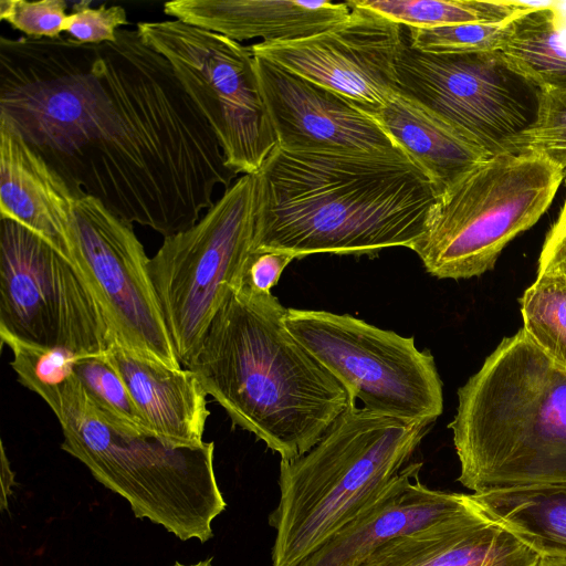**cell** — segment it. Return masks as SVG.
<instances>
[{
  "label": "cell",
  "mask_w": 566,
  "mask_h": 566,
  "mask_svg": "<svg viewBox=\"0 0 566 566\" xmlns=\"http://www.w3.org/2000/svg\"><path fill=\"white\" fill-rule=\"evenodd\" d=\"M0 122L74 193L164 238L198 222L216 186L237 176L170 64L137 29L101 44L6 41Z\"/></svg>",
  "instance_id": "obj_1"
},
{
  "label": "cell",
  "mask_w": 566,
  "mask_h": 566,
  "mask_svg": "<svg viewBox=\"0 0 566 566\" xmlns=\"http://www.w3.org/2000/svg\"><path fill=\"white\" fill-rule=\"evenodd\" d=\"M255 175L254 251L295 259L413 250L440 193L401 156L296 153L276 145Z\"/></svg>",
  "instance_id": "obj_2"
},
{
  "label": "cell",
  "mask_w": 566,
  "mask_h": 566,
  "mask_svg": "<svg viewBox=\"0 0 566 566\" xmlns=\"http://www.w3.org/2000/svg\"><path fill=\"white\" fill-rule=\"evenodd\" d=\"M272 293L233 291L186 366L228 413L279 453L312 449L352 402L345 386L290 332Z\"/></svg>",
  "instance_id": "obj_3"
},
{
  "label": "cell",
  "mask_w": 566,
  "mask_h": 566,
  "mask_svg": "<svg viewBox=\"0 0 566 566\" xmlns=\"http://www.w3.org/2000/svg\"><path fill=\"white\" fill-rule=\"evenodd\" d=\"M448 427L473 493L566 482V369L521 328L459 388Z\"/></svg>",
  "instance_id": "obj_4"
},
{
  "label": "cell",
  "mask_w": 566,
  "mask_h": 566,
  "mask_svg": "<svg viewBox=\"0 0 566 566\" xmlns=\"http://www.w3.org/2000/svg\"><path fill=\"white\" fill-rule=\"evenodd\" d=\"M431 423L385 417L352 402L303 455L281 460L273 566H297L396 480Z\"/></svg>",
  "instance_id": "obj_5"
},
{
  "label": "cell",
  "mask_w": 566,
  "mask_h": 566,
  "mask_svg": "<svg viewBox=\"0 0 566 566\" xmlns=\"http://www.w3.org/2000/svg\"><path fill=\"white\" fill-rule=\"evenodd\" d=\"M57 421L61 448L126 499L136 517L163 525L181 541L212 537V521L227 506L216 480L213 442L177 448L154 436L124 433L99 416L84 389Z\"/></svg>",
  "instance_id": "obj_6"
},
{
  "label": "cell",
  "mask_w": 566,
  "mask_h": 566,
  "mask_svg": "<svg viewBox=\"0 0 566 566\" xmlns=\"http://www.w3.org/2000/svg\"><path fill=\"white\" fill-rule=\"evenodd\" d=\"M563 180L564 171L541 155L490 156L439 193L412 251L434 277L479 276L543 216Z\"/></svg>",
  "instance_id": "obj_7"
},
{
  "label": "cell",
  "mask_w": 566,
  "mask_h": 566,
  "mask_svg": "<svg viewBox=\"0 0 566 566\" xmlns=\"http://www.w3.org/2000/svg\"><path fill=\"white\" fill-rule=\"evenodd\" d=\"M258 202L256 175H243L192 227L164 238L149 260L150 277L184 367L230 294L244 284L254 252Z\"/></svg>",
  "instance_id": "obj_8"
},
{
  "label": "cell",
  "mask_w": 566,
  "mask_h": 566,
  "mask_svg": "<svg viewBox=\"0 0 566 566\" xmlns=\"http://www.w3.org/2000/svg\"><path fill=\"white\" fill-rule=\"evenodd\" d=\"M137 31L170 64L213 130L227 167L258 174L277 140L250 48L176 19L139 22Z\"/></svg>",
  "instance_id": "obj_9"
},
{
  "label": "cell",
  "mask_w": 566,
  "mask_h": 566,
  "mask_svg": "<svg viewBox=\"0 0 566 566\" xmlns=\"http://www.w3.org/2000/svg\"><path fill=\"white\" fill-rule=\"evenodd\" d=\"M285 324L367 410L431 424L442 413V381L433 356L418 349L413 337L317 310L287 308Z\"/></svg>",
  "instance_id": "obj_10"
},
{
  "label": "cell",
  "mask_w": 566,
  "mask_h": 566,
  "mask_svg": "<svg viewBox=\"0 0 566 566\" xmlns=\"http://www.w3.org/2000/svg\"><path fill=\"white\" fill-rule=\"evenodd\" d=\"M396 91L493 156L537 119L542 91L500 51L430 53L405 42Z\"/></svg>",
  "instance_id": "obj_11"
},
{
  "label": "cell",
  "mask_w": 566,
  "mask_h": 566,
  "mask_svg": "<svg viewBox=\"0 0 566 566\" xmlns=\"http://www.w3.org/2000/svg\"><path fill=\"white\" fill-rule=\"evenodd\" d=\"M0 333L103 355L114 339L75 266L25 227L0 220Z\"/></svg>",
  "instance_id": "obj_12"
},
{
  "label": "cell",
  "mask_w": 566,
  "mask_h": 566,
  "mask_svg": "<svg viewBox=\"0 0 566 566\" xmlns=\"http://www.w3.org/2000/svg\"><path fill=\"white\" fill-rule=\"evenodd\" d=\"M69 260L118 343L145 359L171 368L184 367L150 277V259L132 223L97 199L75 193Z\"/></svg>",
  "instance_id": "obj_13"
},
{
  "label": "cell",
  "mask_w": 566,
  "mask_h": 566,
  "mask_svg": "<svg viewBox=\"0 0 566 566\" xmlns=\"http://www.w3.org/2000/svg\"><path fill=\"white\" fill-rule=\"evenodd\" d=\"M348 18L308 38L259 42L266 59L375 113L396 91V62L405 45L402 27L348 1Z\"/></svg>",
  "instance_id": "obj_14"
},
{
  "label": "cell",
  "mask_w": 566,
  "mask_h": 566,
  "mask_svg": "<svg viewBox=\"0 0 566 566\" xmlns=\"http://www.w3.org/2000/svg\"><path fill=\"white\" fill-rule=\"evenodd\" d=\"M253 56L261 93L282 149L409 157L375 116L352 99Z\"/></svg>",
  "instance_id": "obj_15"
},
{
  "label": "cell",
  "mask_w": 566,
  "mask_h": 566,
  "mask_svg": "<svg viewBox=\"0 0 566 566\" xmlns=\"http://www.w3.org/2000/svg\"><path fill=\"white\" fill-rule=\"evenodd\" d=\"M421 462L405 467L388 489L297 566H360L392 537L473 509L468 494L431 490L419 481Z\"/></svg>",
  "instance_id": "obj_16"
},
{
  "label": "cell",
  "mask_w": 566,
  "mask_h": 566,
  "mask_svg": "<svg viewBox=\"0 0 566 566\" xmlns=\"http://www.w3.org/2000/svg\"><path fill=\"white\" fill-rule=\"evenodd\" d=\"M539 560L534 551L473 506L390 538L360 566H538Z\"/></svg>",
  "instance_id": "obj_17"
},
{
  "label": "cell",
  "mask_w": 566,
  "mask_h": 566,
  "mask_svg": "<svg viewBox=\"0 0 566 566\" xmlns=\"http://www.w3.org/2000/svg\"><path fill=\"white\" fill-rule=\"evenodd\" d=\"M104 357L124 380L153 436L177 448L206 442L208 394L191 369L145 359L115 338Z\"/></svg>",
  "instance_id": "obj_18"
},
{
  "label": "cell",
  "mask_w": 566,
  "mask_h": 566,
  "mask_svg": "<svg viewBox=\"0 0 566 566\" xmlns=\"http://www.w3.org/2000/svg\"><path fill=\"white\" fill-rule=\"evenodd\" d=\"M346 2L298 0H175L164 12L233 41L285 42L312 36L346 20Z\"/></svg>",
  "instance_id": "obj_19"
},
{
  "label": "cell",
  "mask_w": 566,
  "mask_h": 566,
  "mask_svg": "<svg viewBox=\"0 0 566 566\" xmlns=\"http://www.w3.org/2000/svg\"><path fill=\"white\" fill-rule=\"evenodd\" d=\"M74 196L42 157L0 122L1 219L25 227L69 260Z\"/></svg>",
  "instance_id": "obj_20"
},
{
  "label": "cell",
  "mask_w": 566,
  "mask_h": 566,
  "mask_svg": "<svg viewBox=\"0 0 566 566\" xmlns=\"http://www.w3.org/2000/svg\"><path fill=\"white\" fill-rule=\"evenodd\" d=\"M373 115L439 192L490 157L430 109L397 91Z\"/></svg>",
  "instance_id": "obj_21"
},
{
  "label": "cell",
  "mask_w": 566,
  "mask_h": 566,
  "mask_svg": "<svg viewBox=\"0 0 566 566\" xmlns=\"http://www.w3.org/2000/svg\"><path fill=\"white\" fill-rule=\"evenodd\" d=\"M474 509L541 558L566 559V482L468 494Z\"/></svg>",
  "instance_id": "obj_22"
},
{
  "label": "cell",
  "mask_w": 566,
  "mask_h": 566,
  "mask_svg": "<svg viewBox=\"0 0 566 566\" xmlns=\"http://www.w3.org/2000/svg\"><path fill=\"white\" fill-rule=\"evenodd\" d=\"M497 51L541 91L566 90V12L555 3H527L505 23Z\"/></svg>",
  "instance_id": "obj_23"
},
{
  "label": "cell",
  "mask_w": 566,
  "mask_h": 566,
  "mask_svg": "<svg viewBox=\"0 0 566 566\" xmlns=\"http://www.w3.org/2000/svg\"><path fill=\"white\" fill-rule=\"evenodd\" d=\"M2 345L10 348V365L19 382L36 394L59 419L83 390L75 373L82 358L69 349L48 347L0 333Z\"/></svg>",
  "instance_id": "obj_24"
},
{
  "label": "cell",
  "mask_w": 566,
  "mask_h": 566,
  "mask_svg": "<svg viewBox=\"0 0 566 566\" xmlns=\"http://www.w3.org/2000/svg\"><path fill=\"white\" fill-rule=\"evenodd\" d=\"M408 29H433L462 23L502 24L527 8L518 1L354 0Z\"/></svg>",
  "instance_id": "obj_25"
},
{
  "label": "cell",
  "mask_w": 566,
  "mask_h": 566,
  "mask_svg": "<svg viewBox=\"0 0 566 566\" xmlns=\"http://www.w3.org/2000/svg\"><path fill=\"white\" fill-rule=\"evenodd\" d=\"M520 303L527 336L566 369V276L537 273Z\"/></svg>",
  "instance_id": "obj_26"
},
{
  "label": "cell",
  "mask_w": 566,
  "mask_h": 566,
  "mask_svg": "<svg viewBox=\"0 0 566 566\" xmlns=\"http://www.w3.org/2000/svg\"><path fill=\"white\" fill-rule=\"evenodd\" d=\"M74 369L88 400L107 423L127 434L153 436L124 380L104 354L80 358Z\"/></svg>",
  "instance_id": "obj_27"
},
{
  "label": "cell",
  "mask_w": 566,
  "mask_h": 566,
  "mask_svg": "<svg viewBox=\"0 0 566 566\" xmlns=\"http://www.w3.org/2000/svg\"><path fill=\"white\" fill-rule=\"evenodd\" d=\"M505 153L541 155L566 170V90L542 91L536 122L513 138Z\"/></svg>",
  "instance_id": "obj_28"
},
{
  "label": "cell",
  "mask_w": 566,
  "mask_h": 566,
  "mask_svg": "<svg viewBox=\"0 0 566 566\" xmlns=\"http://www.w3.org/2000/svg\"><path fill=\"white\" fill-rule=\"evenodd\" d=\"M505 23H462L433 29H409L408 44L430 53L497 51Z\"/></svg>",
  "instance_id": "obj_29"
},
{
  "label": "cell",
  "mask_w": 566,
  "mask_h": 566,
  "mask_svg": "<svg viewBox=\"0 0 566 566\" xmlns=\"http://www.w3.org/2000/svg\"><path fill=\"white\" fill-rule=\"evenodd\" d=\"M66 10L64 0H1L0 19L27 38L55 40L65 32Z\"/></svg>",
  "instance_id": "obj_30"
},
{
  "label": "cell",
  "mask_w": 566,
  "mask_h": 566,
  "mask_svg": "<svg viewBox=\"0 0 566 566\" xmlns=\"http://www.w3.org/2000/svg\"><path fill=\"white\" fill-rule=\"evenodd\" d=\"M128 24L122 6L92 7L90 1L76 2L69 13L65 32L69 38L84 44L116 42L117 31Z\"/></svg>",
  "instance_id": "obj_31"
},
{
  "label": "cell",
  "mask_w": 566,
  "mask_h": 566,
  "mask_svg": "<svg viewBox=\"0 0 566 566\" xmlns=\"http://www.w3.org/2000/svg\"><path fill=\"white\" fill-rule=\"evenodd\" d=\"M292 254L280 251H254L244 276V284L260 293H271L284 269L294 260Z\"/></svg>",
  "instance_id": "obj_32"
},
{
  "label": "cell",
  "mask_w": 566,
  "mask_h": 566,
  "mask_svg": "<svg viewBox=\"0 0 566 566\" xmlns=\"http://www.w3.org/2000/svg\"><path fill=\"white\" fill-rule=\"evenodd\" d=\"M537 273L566 276V199L548 230L538 259Z\"/></svg>",
  "instance_id": "obj_33"
},
{
  "label": "cell",
  "mask_w": 566,
  "mask_h": 566,
  "mask_svg": "<svg viewBox=\"0 0 566 566\" xmlns=\"http://www.w3.org/2000/svg\"><path fill=\"white\" fill-rule=\"evenodd\" d=\"M14 484V473L10 468V462L6 455L4 446L1 442V497L0 509L8 507V499L11 494V488Z\"/></svg>",
  "instance_id": "obj_34"
},
{
  "label": "cell",
  "mask_w": 566,
  "mask_h": 566,
  "mask_svg": "<svg viewBox=\"0 0 566 566\" xmlns=\"http://www.w3.org/2000/svg\"><path fill=\"white\" fill-rule=\"evenodd\" d=\"M538 566H566V559L541 558Z\"/></svg>",
  "instance_id": "obj_35"
},
{
  "label": "cell",
  "mask_w": 566,
  "mask_h": 566,
  "mask_svg": "<svg viewBox=\"0 0 566 566\" xmlns=\"http://www.w3.org/2000/svg\"><path fill=\"white\" fill-rule=\"evenodd\" d=\"M172 566H212V565H211V559H208V560L199 562V563L193 564V565H184V564H180V563H176Z\"/></svg>",
  "instance_id": "obj_36"
},
{
  "label": "cell",
  "mask_w": 566,
  "mask_h": 566,
  "mask_svg": "<svg viewBox=\"0 0 566 566\" xmlns=\"http://www.w3.org/2000/svg\"><path fill=\"white\" fill-rule=\"evenodd\" d=\"M564 182H565V186H566V170L564 171Z\"/></svg>",
  "instance_id": "obj_37"
}]
</instances>
